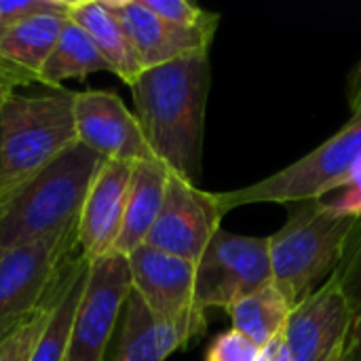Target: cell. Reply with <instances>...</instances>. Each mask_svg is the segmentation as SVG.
I'll list each match as a JSON object with an SVG mask.
<instances>
[{
	"instance_id": "1",
	"label": "cell",
	"mask_w": 361,
	"mask_h": 361,
	"mask_svg": "<svg viewBox=\"0 0 361 361\" xmlns=\"http://www.w3.org/2000/svg\"><path fill=\"white\" fill-rule=\"evenodd\" d=\"M212 87L209 53L142 70L129 85L144 140L173 176L197 184L203 173L205 108Z\"/></svg>"
},
{
	"instance_id": "2",
	"label": "cell",
	"mask_w": 361,
	"mask_h": 361,
	"mask_svg": "<svg viewBox=\"0 0 361 361\" xmlns=\"http://www.w3.org/2000/svg\"><path fill=\"white\" fill-rule=\"evenodd\" d=\"M104 159L74 142L44 169L0 201V254L44 241L78 224Z\"/></svg>"
},
{
	"instance_id": "3",
	"label": "cell",
	"mask_w": 361,
	"mask_h": 361,
	"mask_svg": "<svg viewBox=\"0 0 361 361\" xmlns=\"http://www.w3.org/2000/svg\"><path fill=\"white\" fill-rule=\"evenodd\" d=\"M357 222L319 199L298 203L283 228L269 237L273 286L292 309L336 273Z\"/></svg>"
},
{
	"instance_id": "4",
	"label": "cell",
	"mask_w": 361,
	"mask_h": 361,
	"mask_svg": "<svg viewBox=\"0 0 361 361\" xmlns=\"http://www.w3.org/2000/svg\"><path fill=\"white\" fill-rule=\"evenodd\" d=\"M74 93L68 89L34 97L13 93L2 106L0 201L76 142Z\"/></svg>"
},
{
	"instance_id": "5",
	"label": "cell",
	"mask_w": 361,
	"mask_h": 361,
	"mask_svg": "<svg viewBox=\"0 0 361 361\" xmlns=\"http://www.w3.org/2000/svg\"><path fill=\"white\" fill-rule=\"evenodd\" d=\"M361 163V110L313 152L239 190L218 192L222 212L254 203H307L341 190Z\"/></svg>"
},
{
	"instance_id": "6",
	"label": "cell",
	"mask_w": 361,
	"mask_h": 361,
	"mask_svg": "<svg viewBox=\"0 0 361 361\" xmlns=\"http://www.w3.org/2000/svg\"><path fill=\"white\" fill-rule=\"evenodd\" d=\"M76 247V228L0 254V338L47 305Z\"/></svg>"
},
{
	"instance_id": "7",
	"label": "cell",
	"mask_w": 361,
	"mask_h": 361,
	"mask_svg": "<svg viewBox=\"0 0 361 361\" xmlns=\"http://www.w3.org/2000/svg\"><path fill=\"white\" fill-rule=\"evenodd\" d=\"M195 305L228 309L237 300L273 283L269 237H245L220 228L195 264Z\"/></svg>"
},
{
	"instance_id": "8",
	"label": "cell",
	"mask_w": 361,
	"mask_h": 361,
	"mask_svg": "<svg viewBox=\"0 0 361 361\" xmlns=\"http://www.w3.org/2000/svg\"><path fill=\"white\" fill-rule=\"evenodd\" d=\"M129 294L131 275L127 256L110 254L95 262H87L68 361H104Z\"/></svg>"
},
{
	"instance_id": "9",
	"label": "cell",
	"mask_w": 361,
	"mask_h": 361,
	"mask_svg": "<svg viewBox=\"0 0 361 361\" xmlns=\"http://www.w3.org/2000/svg\"><path fill=\"white\" fill-rule=\"evenodd\" d=\"M222 218L218 192H207L171 173L159 218L144 245L197 264L212 237L222 228Z\"/></svg>"
},
{
	"instance_id": "10",
	"label": "cell",
	"mask_w": 361,
	"mask_h": 361,
	"mask_svg": "<svg viewBox=\"0 0 361 361\" xmlns=\"http://www.w3.org/2000/svg\"><path fill=\"white\" fill-rule=\"evenodd\" d=\"M355 317L347 294L332 275L290 311L283 328L288 360L328 361L351 336Z\"/></svg>"
},
{
	"instance_id": "11",
	"label": "cell",
	"mask_w": 361,
	"mask_h": 361,
	"mask_svg": "<svg viewBox=\"0 0 361 361\" xmlns=\"http://www.w3.org/2000/svg\"><path fill=\"white\" fill-rule=\"evenodd\" d=\"M76 142L99 154L104 161L137 163L154 159L137 116L108 89L76 91L72 104Z\"/></svg>"
},
{
	"instance_id": "12",
	"label": "cell",
	"mask_w": 361,
	"mask_h": 361,
	"mask_svg": "<svg viewBox=\"0 0 361 361\" xmlns=\"http://www.w3.org/2000/svg\"><path fill=\"white\" fill-rule=\"evenodd\" d=\"M131 292L159 319L178 322L203 315L195 305V262L140 245L127 256Z\"/></svg>"
},
{
	"instance_id": "13",
	"label": "cell",
	"mask_w": 361,
	"mask_h": 361,
	"mask_svg": "<svg viewBox=\"0 0 361 361\" xmlns=\"http://www.w3.org/2000/svg\"><path fill=\"white\" fill-rule=\"evenodd\" d=\"M133 163L104 161L87 192L76 224V247L85 262L114 254L121 235Z\"/></svg>"
},
{
	"instance_id": "14",
	"label": "cell",
	"mask_w": 361,
	"mask_h": 361,
	"mask_svg": "<svg viewBox=\"0 0 361 361\" xmlns=\"http://www.w3.org/2000/svg\"><path fill=\"white\" fill-rule=\"evenodd\" d=\"M104 4L123 25L142 70L163 66L180 57L209 53L216 32L171 25L146 8L142 0H104Z\"/></svg>"
},
{
	"instance_id": "15",
	"label": "cell",
	"mask_w": 361,
	"mask_h": 361,
	"mask_svg": "<svg viewBox=\"0 0 361 361\" xmlns=\"http://www.w3.org/2000/svg\"><path fill=\"white\" fill-rule=\"evenodd\" d=\"M205 313L178 322L159 319L131 292L123 309L121 338L112 361H165L205 334Z\"/></svg>"
},
{
	"instance_id": "16",
	"label": "cell",
	"mask_w": 361,
	"mask_h": 361,
	"mask_svg": "<svg viewBox=\"0 0 361 361\" xmlns=\"http://www.w3.org/2000/svg\"><path fill=\"white\" fill-rule=\"evenodd\" d=\"M68 15L42 13L11 23L0 34V74L11 85L36 82Z\"/></svg>"
},
{
	"instance_id": "17",
	"label": "cell",
	"mask_w": 361,
	"mask_h": 361,
	"mask_svg": "<svg viewBox=\"0 0 361 361\" xmlns=\"http://www.w3.org/2000/svg\"><path fill=\"white\" fill-rule=\"evenodd\" d=\"M169 176L171 171L157 159L133 163L127 186L123 226L114 245V254L129 256L133 250L146 243V237L159 218Z\"/></svg>"
},
{
	"instance_id": "18",
	"label": "cell",
	"mask_w": 361,
	"mask_h": 361,
	"mask_svg": "<svg viewBox=\"0 0 361 361\" xmlns=\"http://www.w3.org/2000/svg\"><path fill=\"white\" fill-rule=\"evenodd\" d=\"M68 19H72L89 34L110 66V72L125 85H131L142 74V63L123 25L108 11L104 0H68Z\"/></svg>"
},
{
	"instance_id": "19",
	"label": "cell",
	"mask_w": 361,
	"mask_h": 361,
	"mask_svg": "<svg viewBox=\"0 0 361 361\" xmlns=\"http://www.w3.org/2000/svg\"><path fill=\"white\" fill-rule=\"evenodd\" d=\"M85 275H87V262L80 256H76L68 264L59 281L49 322L38 338L32 361H68L72 326H74L76 307L82 294Z\"/></svg>"
},
{
	"instance_id": "20",
	"label": "cell",
	"mask_w": 361,
	"mask_h": 361,
	"mask_svg": "<svg viewBox=\"0 0 361 361\" xmlns=\"http://www.w3.org/2000/svg\"><path fill=\"white\" fill-rule=\"evenodd\" d=\"M95 72H110V66L93 44L89 34L72 19H66L57 44L42 66L36 82L51 89H61L63 80L87 78Z\"/></svg>"
},
{
	"instance_id": "21",
	"label": "cell",
	"mask_w": 361,
	"mask_h": 361,
	"mask_svg": "<svg viewBox=\"0 0 361 361\" xmlns=\"http://www.w3.org/2000/svg\"><path fill=\"white\" fill-rule=\"evenodd\" d=\"M290 311L292 307L273 283L237 300L226 309L233 322V330L247 336L260 349L283 334Z\"/></svg>"
},
{
	"instance_id": "22",
	"label": "cell",
	"mask_w": 361,
	"mask_h": 361,
	"mask_svg": "<svg viewBox=\"0 0 361 361\" xmlns=\"http://www.w3.org/2000/svg\"><path fill=\"white\" fill-rule=\"evenodd\" d=\"M59 288V286H57ZM57 294V290H55ZM53 298L42 305L34 315H30L25 322H21L15 330H11L8 334H4L0 338V361H32L34 349L38 345V338L49 322L51 315V307H53Z\"/></svg>"
},
{
	"instance_id": "23",
	"label": "cell",
	"mask_w": 361,
	"mask_h": 361,
	"mask_svg": "<svg viewBox=\"0 0 361 361\" xmlns=\"http://www.w3.org/2000/svg\"><path fill=\"white\" fill-rule=\"evenodd\" d=\"M142 2L163 21L178 25V27H186V30L216 32L218 21H220L218 13H209L188 0H142Z\"/></svg>"
},
{
	"instance_id": "24",
	"label": "cell",
	"mask_w": 361,
	"mask_h": 361,
	"mask_svg": "<svg viewBox=\"0 0 361 361\" xmlns=\"http://www.w3.org/2000/svg\"><path fill=\"white\" fill-rule=\"evenodd\" d=\"M334 277L338 279L343 292L347 294L355 315H360L361 311V218L355 226V231L349 237V243L345 247L343 260L334 273ZM357 319V317H355Z\"/></svg>"
},
{
	"instance_id": "25",
	"label": "cell",
	"mask_w": 361,
	"mask_h": 361,
	"mask_svg": "<svg viewBox=\"0 0 361 361\" xmlns=\"http://www.w3.org/2000/svg\"><path fill=\"white\" fill-rule=\"evenodd\" d=\"M260 351L256 343L231 328L212 341L205 361H256Z\"/></svg>"
},
{
	"instance_id": "26",
	"label": "cell",
	"mask_w": 361,
	"mask_h": 361,
	"mask_svg": "<svg viewBox=\"0 0 361 361\" xmlns=\"http://www.w3.org/2000/svg\"><path fill=\"white\" fill-rule=\"evenodd\" d=\"M343 195L326 201L334 212L338 214H347V216H355L361 218V163L355 167V171L351 173V178L343 184Z\"/></svg>"
},
{
	"instance_id": "27",
	"label": "cell",
	"mask_w": 361,
	"mask_h": 361,
	"mask_svg": "<svg viewBox=\"0 0 361 361\" xmlns=\"http://www.w3.org/2000/svg\"><path fill=\"white\" fill-rule=\"evenodd\" d=\"M347 102L351 106V112L361 110V59L347 78Z\"/></svg>"
},
{
	"instance_id": "28",
	"label": "cell",
	"mask_w": 361,
	"mask_h": 361,
	"mask_svg": "<svg viewBox=\"0 0 361 361\" xmlns=\"http://www.w3.org/2000/svg\"><path fill=\"white\" fill-rule=\"evenodd\" d=\"M256 361H290L288 360V351H286V343H283V334L277 336L267 347H262V351H260Z\"/></svg>"
},
{
	"instance_id": "29",
	"label": "cell",
	"mask_w": 361,
	"mask_h": 361,
	"mask_svg": "<svg viewBox=\"0 0 361 361\" xmlns=\"http://www.w3.org/2000/svg\"><path fill=\"white\" fill-rule=\"evenodd\" d=\"M328 361H355V343H353V336H349L332 355Z\"/></svg>"
},
{
	"instance_id": "30",
	"label": "cell",
	"mask_w": 361,
	"mask_h": 361,
	"mask_svg": "<svg viewBox=\"0 0 361 361\" xmlns=\"http://www.w3.org/2000/svg\"><path fill=\"white\" fill-rule=\"evenodd\" d=\"M351 336H353V343H355V361H361V311L360 315H357V319H355Z\"/></svg>"
},
{
	"instance_id": "31",
	"label": "cell",
	"mask_w": 361,
	"mask_h": 361,
	"mask_svg": "<svg viewBox=\"0 0 361 361\" xmlns=\"http://www.w3.org/2000/svg\"><path fill=\"white\" fill-rule=\"evenodd\" d=\"M13 95V85L4 78H0V108L8 102V97Z\"/></svg>"
},
{
	"instance_id": "32",
	"label": "cell",
	"mask_w": 361,
	"mask_h": 361,
	"mask_svg": "<svg viewBox=\"0 0 361 361\" xmlns=\"http://www.w3.org/2000/svg\"><path fill=\"white\" fill-rule=\"evenodd\" d=\"M2 110V108H0ZM0 142H2V114H0Z\"/></svg>"
},
{
	"instance_id": "33",
	"label": "cell",
	"mask_w": 361,
	"mask_h": 361,
	"mask_svg": "<svg viewBox=\"0 0 361 361\" xmlns=\"http://www.w3.org/2000/svg\"><path fill=\"white\" fill-rule=\"evenodd\" d=\"M0 78H4V76H2V74H0ZM4 80H6V78H4Z\"/></svg>"
}]
</instances>
